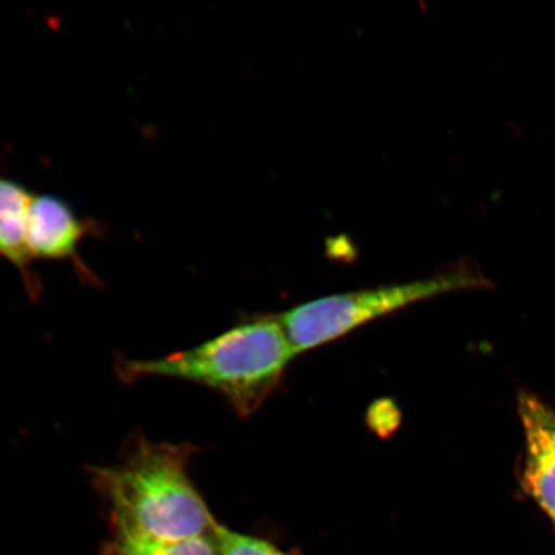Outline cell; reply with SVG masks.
Returning a JSON list of instances; mask_svg holds the SVG:
<instances>
[{"label":"cell","instance_id":"cell-1","mask_svg":"<svg viewBox=\"0 0 555 555\" xmlns=\"http://www.w3.org/2000/svg\"><path fill=\"white\" fill-rule=\"evenodd\" d=\"M190 443H130L122 460L93 468V483L111 506L115 532L163 541L210 537L217 522L191 480Z\"/></svg>","mask_w":555,"mask_h":555},{"label":"cell","instance_id":"cell-2","mask_svg":"<svg viewBox=\"0 0 555 555\" xmlns=\"http://www.w3.org/2000/svg\"><path fill=\"white\" fill-rule=\"evenodd\" d=\"M297 357L278 317L254 319L193 349L152 360L121 359L116 372L124 382L172 378L219 392L234 412H258Z\"/></svg>","mask_w":555,"mask_h":555},{"label":"cell","instance_id":"cell-3","mask_svg":"<svg viewBox=\"0 0 555 555\" xmlns=\"http://www.w3.org/2000/svg\"><path fill=\"white\" fill-rule=\"evenodd\" d=\"M490 284L478 270L462 262L425 280L318 298L284 311L278 319L298 356L416 302Z\"/></svg>","mask_w":555,"mask_h":555},{"label":"cell","instance_id":"cell-4","mask_svg":"<svg viewBox=\"0 0 555 555\" xmlns=\"http://www.w3.org/2000/svg\"><path fill=\"white\" fill-rule=\"evenodd\" d=\"M103 221L82 218L66 199L48 193H34L29 214L27 245L34 261L73 263L82 281L95 283L96 278L81 259L79 247L88 237H103Z\"/></svg>","mask_w":555,"mask_h":555},{"label":"cell","instance_id":"cell-5","mask_svg":"<svg viewBox=\"0 0 555 555\" xmlns=\"http://www.w3.org/2000/svg\"><path fill=\"white\" fill-rule=\"evenodd\" d=\"M525 436L524 489L555 525V411L531 393L518 397Z\"/></svg>","mask_w":555,"mask_h":555},{"label":"cell","instance_id":"cell-6","mask_svg":"<svg viewBox=\"0 0 555 555\" xmlns=\"http://www.w3.org/2000/svg\"><path fill=\"white\" fill-rule=\"evenodd\" d=\"M34 193L18 180L0 176V258L17 270L27 294L39 298L43 287L27 245Z\"/></svg>","mask_w":555,"mask_h":555},{"label":"cell","instance_id":"cell-7","mask_svg":"<svg viewBox=\"0 0 555 555\" xmlns=\"http://www.w3.org/2000/svg\"><path fill=\"white\" fill-rule=\"evenodd\" d=\"M116 555H218L212 537L163 541L115 532Z\"/></svg>","mask_w":555,"mask_h":555},{"label":"cell","instance_id":"cell-8","mask_svg":"<svg viewBox=\"0 0 555 555\" xmlns=\"http://www.w3.org/2000/svg\"><path fill=\"white\" fill-rule=\"evenodd\" d=\"M211 537L218 555H286L267 541L242 535L220 525L215 527Z\"/></svg>","mask_w":555,"mask_h":555}]
</instances>
